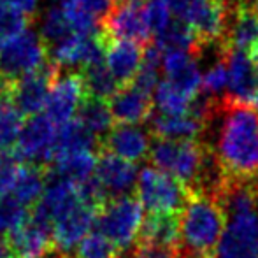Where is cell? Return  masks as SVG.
<instances>
[{
	"instance_id": "obj_1",
	"label": "cell",
	"mask_w": 258,
	"mask_h": 258,
	"mask_svg": "<svg viewBox=\"0 0 258 258\" xmlns=\"http://www.w3.org/2000/svg\"><path fill=\"white\" fill-rule=\"evenodd\" d=\"M207 125H216L211 146L223 177H258V114L248 104L227 99L218 105Z\"/></svg>"
},
{
	"instance_id": "obj_2",
	"label": "cell",
	"mask_w": 258,
	"mask_h": 258,
	"mask_svg": "<svg viewBox=\"0 0 258 258\" xmlns=\"http://www.w3.org/2000/svg\"><path fill=\"white\" fill-rule=\"evenodd\" d=\"M227 227L223 207L213 195L190 191L181 213V248L190 258H216L221 235Z\"/></svg>"
},
{
	"instance_id": "obj_3",
	"label": "cell",
	"mask_w": 258,
	"mask_h": 258,
	"mask_svg": "<svg viewBox=\"0 0 258 258\" xmlns=\"http://www.w3.org/2000/svg\"><path fill=\"white\" fill-rule=\"evenodd\" d=\"M144 223V207L137 197L125 195L107 201L99 209L95 227L97 232L116 246L119 253H125L137 244L141 228Z\"/></svg>"
},
{
	"instance_id": "obj_4",
	"label": "cell",
	"mask_w": 258,
	"mask_h": 258,
	"mask_svg": "<svg viewBox=\"0 0 258 258\" xmlns=\"http://www.w3.org/2000/svg\"><path fill=\"white\" fill-rule=\"evenodd\" d=\"M174 18L190 25L204 46L225 42L228 27L227 0H165Z\"/></svg>"
},
{
	"instance_id": "obj_5",
	"label": "cell",
	"mask_w": 258,
	"mask_h": 258,
	"mask_svg": "<svg viewBox=\"0 0 258 258\" xmlns=\"http://www.w3.org/2000/svg\"><path fill=\"white\" fill-rule=\"evenodd\" d=\"M137 201L150 214H181L190 190L155 167H143L136 184Z\"/></svg>"
},
{
	"instance_id": "obj_6",
	"label": "cell",
	"mask_w": 258,
	"mask_h": 258,
	"mask_svg": "<svg viewBox=\"0 0 258 258\" xmlns=\"http://www.w3.org/2000/svg\"><path fill=\"white\" fill-rule=\"evenodd\" d=\"M48 61L46 42L35 30L27 28L0 49V81L14 85L18 79L42 69Z\"/></svg>"
},
{
	"instance_id": "obj_7",
	"label": "cell",
	"mask_w": 258,
	"mask_h": 258,
	"mask_svg": "<svg viewBox=\"0 0 258 258\" xmlns=\"http://www.w3.org/2000/svg\"><path fill=\"white\" fill-rule=\"evenodd\" d=\"M102 34L111 41H130L146 48L151 32L146 20L144 0H116L111 13L102 21Z\"/></svg>"
},
{
	"instance_id": "obj_8",
	"label": "cell",
	"mask_w": 258,
	"mask_h": 258,
	"mask_svg": "<svg viewBox=\"0 0 258 258\" xmlns=\"http://www.w3.org/2000/svg\"><path fill=\"white\" fill-rule=\"evenodd\" d=\"M56 125L46 114H37L23 123L20 139L14 148L18 162L42 165L53 162L54 143H56Z\"/></svg>"
},
{
	"instance_id": "obj_9",
	"label": "cell",
	"mask_w": 258,
	"mask_h": 258,
	"mask_svg": "<svg viewBox=\"0 0 258 258\" xmlns=\"http://www.w3.org/2000/svg\"><path fill=\"white\" fill-rule=\"evenodd\" d=\"M107 44L109 41L102 32L93 35H72L67 41L48 49L49 61L60 71L78 67L90 69L93 65L104 63Z\"/></svg>"
},
{
	"instance_id": "obj_10",
	"label": "cell",
	"mask_w": 258,
	"mask_h": 258,
	"mask_svg": "<svg viewBox=\"0 0 258 258\" xmlns=\"http://www.w3.org/2000/svg\"><path fill=\"white\" fill-rule=\"evenodd\" d=\"M216 258H258V209L228 214Z\"/></svg>"
},
{
	"instance_id": "obj_11",
	"label": "cell",
	"mask_w": 258,
	"mask_h": 258,
	"mask_svg": "<svg viewBox=\"0 0 258 258\" xmlns=\"http://www.w3.org/2000/svg\"><path fill=\"white\" fill-rule=\"evenodd\" d=\"M86 92L83 85L81 72L60 71L53 79L49 88L48 102H46V116L54 125H63L72 121L79 112V107L85 102Z\"/></svg>"
},
{
	"instance_id": "obj_12",
	"label": "cell",
	"mask_w": 258,
	"mask_h": 258,
	"mask_svg": "<svg viewBox=\"0 0 258 258\" xmlns=\"http://www.w3.org/2000/svg\"><path fill=\"white\" fill-rule=\"evenodd\" d=\"M58 67L51 61L39 71L18 79L13 85V104L20 111L21 116H37L42 109H46L49 88L53 79L56 78Z\"/></svg>"
},
{
	"instance_id": "obj_13",
	"label": "cell",
	"mask_w": 258,
	"mask_h": 258,
	"mask_svg": "<svg viewBox=\"0 0 258 258\" xmlns=\"http://www.w3.org/2000/svg\"><path fill=\"white\" fill-rule=\"evenodd\" d=\"M79 204H81V201H79L78 188L74 184L67 183V181L49 176L48 172V186H46L42 197L39 199V202L32 209L30 218L53 228L56 221H60L65 214H69Z\"/></svg>"
},
{
	"instance_id": "obj_14",
	"label": "cell",
	"mask_w": 258,
	"mask_h": 258,
	"mask_svg": "<svg viewBox=\"0 0 258 258\" xmlns=\"http://www.w3.org/2000/svg\"><path fill=\"white\" fill-rule=\"evenodd\" d=\"M137 177H139V170H137L136 163L118 158L107 151L100 153L99 160H97L95 179L99 181L109 201L130 195V191L137 184Z\"/></svg>"
},
{
	"instance_id": "obj_15",
	"label": "cell",
	"mask_w": 258,
	"mask_h": 258,
	"mask_svg": "<svg viewBox=\"0 0 258 258\" xmlns=\"http://www.w3.org/2000/svg\"><path fill=\"white\" fill-rule=\"evenodd\" d=\"M151 137L146 128L139 125H116L102 139L100 150L123 158L126 162H141L150 156Z\"/></svg>"
},
{
	"instance_id": "obj_16",
	"label": "cell",
	"mask_w": 258,
	"mask_h": 258,
	"mask_svg": "<svg viewBox=\"0 0 258 258\" xmlns=\"http://www.w3.org/2000/svg\"><path fill=\"white\" fill-rule=\"evenodd\" d=\"M228 90L227 99L249 104L258 92V69L248 53L227 46Z\"/></svg>"
},
{
	"instance_id": "obj_17",
	"label": "cell",
	"mask_w": 258,
	"mask_h": 258,
	"mask_svg": "<svg viewBox=\"0 0 258 258\" xmlns=\"http://www.w3.org/2000/svg\"><path fill=\"white\" fill-rule=\"evenodd\" d=\"M97 214H99V209L83 204V202L69 214H65L53 227L54 248L67 255H71V251H76L83 239L95 227Z\"/></svg>"
},
{
	"instance_id": "obj_18",
	"label": "cell",
	"mask_w": 258,
	"mask_h": 258,
	"mask_svg": "<svg viewBox=\"0 0 258 258\" xmlns=\"http://www.w3.org/2000/svg\"><path fill=\"white\" fill-rule=\"evenodd\" d=\"M162 69L165 72V81L190 99L202 90V74L199 71L197 54L186 51L162 53Z\"/></svg>"
},
{
	"instance_id": "obj_19",
	"label": "cell",
	"mask_w": 258,
	"mask_h": 258,
	"mask_svg": "<svg viewBox=\"0 0 258 258\" xmlns=\"http://www.w3.org/2000/svg\"><path fill=\"white\" fill-rule=\"evenodd\" d=\"M109 109L118 125H137L153 114V95L134 85H126L109 100Z\"/></svg>"
},
{
	"instance_id": "obj_20",
	"label": "cell",
	"mask_w": 258,
	"mask_h": 258,
	"mask_svg": "<svg viewBox=\"0 0 258 258\" xmlns=\"http://www.w3.org/2000/svg\"><path fill=\"white\" fill-rule=\"evenodd\" d=\"M7 242L16 258H41L54 248L53 228L28 218L27 223L7 235Z\"/></svg>"
},
{
	"instance_id": "obj_21",
	"label": "cell",
	"mask_w": 258,
	"mask_h": 258,
	"mask_svg": "<svg viewBox=\"0 0 258 258\" xmlns=\"http://www.w3.org/2000/svg\"><path fill=\"white\" fill-rule=\"evenodd\" d=\"M144 49L139 44L130 41H111L105 49L104 63L112 78L121 86L134 81L143 61Z\"/></svg>"
},
{
	"instance_id": "obj_22",
	"label": "cell",
	"mask_w": 258,
	"mask_h": 258,
	"mask_svg": "<svg viewBox=\"0 0 258 258\" xmlns=\"http://www.w3.org/2000/svg\"><path fill=\"white\" fill-rule=\"evenodd\" d=\"M230 14L232 21L227 27L225 44L241 49L253 58L258 53V13L255 9L237 6Z\"/></svg>"
},
{
	"instance_id": "obj_23",
	"label": "cell",
	"mask_w": 258,
	"mask_h": 258,
	"mask_svg": "<svg viewBox=\"0 0 258 258\" xmlns=\"http://www.w3.org/2000/svg\"><path fill=\"white\" fill-rule=\"evenodd\" d=\"M137 244L181 248V214H148Z\"/></svg>"
},
{
	"instance_id": "obj_24",
	"label": "cell",
	"mask_w": 258,
	"mask_h": 258,
	"mask_svg": "<svg viewBox=\"0 0 258 258\" xmlns=\"http://www.w3.org/2000/svg\"><path fill=\"white\" fill-rule=\"evenodd\" d=\"M151 132L156 139L169 141H199L206 132V125L190 114L183 116H165V114H151L150 118Z\"/></svg>"
},
{
	"instance_id": "obj_25",
	"label": "cell",
	"mask_w": 258,
	"mask_h": 258,
	"mask_svg": "<svg viewBox=\"0 0 258 258\" xmlns=\"http://www.w3.org/2000/svg\"><path fill=\"white\" fill-rule=\"evenodd\" d=\"M97 148H100V141L78 118H74L58 126L53 160L76 153H93Z\"/></svg>"
},
{
	"instance_id": "obj_26",
	"label": "cell",
	"mask_w": 258,
	"mask_h": 258,
	"mask_svg": "<svg viewBox=\"0 0 258 258\" xmlns=\"http://www.w3.org/2000/svg\"><path fill=\"white\" fill-rule=\"evenodd\" d=\"M97 155L95 153H76L67 156H58L48 167L49 176L58 177L61 181L79 186V184L90 181L95 176L97 169Z\"/></svg>"
},
{
	"instance_id": "obj_27",
	"label": "cell",
	"mask_w": 258,
	"mask_h": 258,
	"mask_svg": "<svg viewBox=\"0 0 258 258\" xmlns=\"http://www.w3.org/2000/svg\"><path fill=\"white\" fill-rule=\"evenodd\" d=\"M46 186H48V169L42 165L25 163L18 169L16 179H14L9 195H13L25 207H30L37 204Z\"/></svg>"
},
{
	"instance_id": "obj_28",
	"label": "cell",
	"mask_w": 258,
	"mask_h": 258,
	"mask_svg": "<svg viewBox=\"0 0 258 258\" xmlns=\"http://www.w3.org/2000/svg\"><path fill=\"white\" fill-rule=\"evenodd\" d=\"M78 119L102 143V139L107 136L114 126V118L109 109V102L97 99H88L81 104L78 112Z\"/></svg>"
},
{
	"instance_id": "obj_29",
	"label": "cell",
	"mask_w": 258,
	"mask_h": 258,
	"mask_svg": "<svg viewBox=\"0 0 258 258\" xmlns=\"http://www.w3.org/2000/svg\"><path fill=\"white\" fill-rule=\"evenodd\" d=\"M83 76V85H85V92L88 99H97L109 102L119 90L123 88L112 74L107 71L105 63L93 65L90 69H85L81 72Z\"/></svg>"
},
{
	"instance_id": "obj_30",
	"label": "cell",
	"mask_w": 258,
	"mask_h": 258,
	"mask_svg": "<svg viewBox=\"0 0 258 258\" xmlns=\"http://www.w3.org/2000/svg\"><path fill=\"white\" fill-rule=\"evenodd\" d=\"M191 99L183 92L172 86L169 81H162L155 90L153 105L158 114L165 116H183L190 112Z\"/></svg>"
},
{
	"instance_id": "obj_31",
	"label": "cell",
	"mask_w": 258,
	"mask_h": 258,
	"mask_svg": "<svg viewBox=\"0 0 258 258\" xmlns=\"http://www.w3.org/2000/svg\"><path fill=\"white\" fill-rule=\"evenodd\" d=\"M23 121L13 100L0 105V153H11L20 139Z\"/></svg>"
},
{
	"instance_id": "obj_32",
	"label": "cell",
	"mask_w": 258,
	"mask_h": 258,
	"mask_svg": "<svg viewBox=\"0 0 258 258\" xmlns=\"http://www.w3.org/2000/svg\"><path fill=\"white\" fill-rule=\"evenodd\" d=\"M30 218L28 207L18 202L13 195H0V237H7L25 225Z\"/></svg>"
},
{
	"instance_id": "obj_33",
	"label": "cell",
	"mask_w": 258,
	"mask_h": 258,
	"mask_svg": "<svg viewBox=\"0 0 258 258\" xmlns=\"http://www.w3.org/2000/svg\"><path fill=\"white\" fill-rule=\"evenodd\" d=\"M228 90V69H227V49L216 58L211 69L202 76V90L213 99H225Z\"/></svg>"
},
{
	"instance_id": "obj_34",
	"label": "cell",
	"mask_w": 258,
	"mask_h": 258,
	"mask_svg": "<svg viewBox=\"0 0 258 258\" xmlns=\"http://www.w3.org/2000/svg\"><path fill=\"white\" fill-rule=\"evenodd\" d=\"M28 28V16L0 0V49Z\"/></svg>"
},
{
	"instance_id": "obj_35",
	"label": "cell",
	"mask_w": 258,
	"mask_h": 258,
	"mask_svg": "<svg viewBox=\"0 0 258 258\" xmlns=\"http://www.w3.org/2000/svg\"><path fill=\"white\" fill-rule=\"evenodd\" d=\"M74 258H121V253L100 232H90L76 248Z\"/></svg>"
},
{
	"instance_id": "obj_36",
	"label": "cell",
	"mask_w": 258,
	"mask_h": 258,
	"mask_svg": "<svg viewBox=\"0 0 258 258\" xmlns=\"http://www.w3.org/2000/svg\"><path fill=\"white\" fill-rule=\"evenodd\" d=\"M146 20L151 35L158 37L172 25L174 14L165 0H148L146 2Z\"/></svg>"
},
{
	"instance_id": "obj_37",
	"label": "cell",
	"mask_w": 258,
	"mask_h": 258,
	"mask_svg": "<svg viewBox=\"0 0 258 258\" xmlns=\"http://www.w3.org/2000/svg\"><path fill=\"white\" fill-rule=\"evenodd\" d=\"M179 248H162V246L136 244L132 258H177Z\"/></svg>"
},
{
	"instance_id": "obj_38",
	"label": "cell",
	"mask_w": 258,
	"mask_h": 258,
	"mask_svg": "<svg viewBox=\"0 0 258 258\" xmlns=\"http://www.w3.org/2000/svg\"><path fill=\"white\" fill-rule=\"evenodd\" d=\"M81 4L97 18V20L104 21V18L107 16L112 7H114L116 0H81Z\"/></svg>"
},
{
	"instance_id": "obj_39",
	"label": "cell",
	"mask_w": 258,
	"mask_h": 258,
	"mask_svg": "<svg viewBox=\"0 0 258 258\" xmlns=\"http://www.w3.org/2000/svg\"><path fill=\"white\" fill-rule=\"evenodd\" d=\"M4 2L9 4V6H13V7H16L18 11L25 13L27 16L34 14L39 7V0H4Z\"/></svg>"
},
{
	"instance_id": "obj_40",
	"label": "cell",
	"mask_w": 258,
	"mask_h": 258,
	"mask_svg": "<svg viewBox=\"0 0 258 258\" xmlns=\"http://www.w3.org/2000/svg\"><path fill=\"white\" fill-rule=\"evenodd\" d=\"M0 258H11V248L7 237H0Z\"/></svg>"
},
{
	"instance_id": "obj_41",
	"label": "cell",
	"mask_w": 258,
	"mask_h": 258,
	"mask_svg": "<svg viewBox=\"0 0 258 258\" xmlns=\"http://www.w3.org/2000/svg\"><path fill=\"white\" fill-rule=\"evenodd\" d=\"M41 258H74V256H71V255H67V253L60 251V249L53 248V249H49L46 255H42Z\"/></svg>"
},
{
	"instance_id": "obj_42",
	"label": "cell",
	"mask_w": 258,
	"mask_h": 258,
	"mask_svg": "<svg viewBox=\"0 0 258 258\" xmlns=\"http://www.w3.org/2000/svg\"><path fill=\"white\" fill-rule=\"evenodd\" d=\"M237 6L248 7V9L258 11V0H237Z\"/></svg>"
},
{
	"instance_id": "obj_43",
	"label": "cell",
	"mask_w": 258,
	"mask_h": 258,
	"mask_svg": "<svg viewBox=\"0 0 258 258\" xmlns=\"http://www.w3.org/2000/svg\"><path fill=\"white\" fill-rule=\"evenodd\" d=\"M248 105H249V107H251L253 111H255L256 114H258V92H256V95L253 97L251 100H249V104H248Z\"/></svg>"
},
{
	"instance_id": "obj_44",
	"label": "cell",
	"mask_w": 258,
	"mask_h": 258,
	"mask_svg": "<svg viewBox=\"0 0 258 258\" xmlns=\"http://www.w3.org/2000/svg\"><path fill=\"white\" fill-rule=\"evenodd\" d=\"M251 60H253V61H255V65H256V69H258V53L255 54V56H253V58H251Z\"/></svg>"
},
{
	"instance_id": "obj_45",
	"label": "cell",
	"mask_w": 258,
	"mask_h": 258,
	"mask_svg": "<svg viewBox=\"0 0 258 258\" xmlns=\"http://www.w3.org/2000/svg\"><path fill=\"white\" fill-rule=\"evenodd\" d=\"M256 13H258V11H256Z\"/></svg>"
}]
</instances>
